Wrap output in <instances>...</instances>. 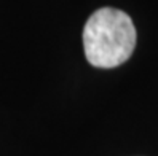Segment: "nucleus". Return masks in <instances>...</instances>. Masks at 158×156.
I'll use <instances>...</instances> for the list:
<instances>
[{
  "instance_id": "obj_1",
  "label": "nucleus",
  "mask_w": 158,
  "mask_h": 156,
  "mask_svg": "<svg viewBox=\"0 0 158 156\" xmlns=\"http://www.w3.org/2000/svg\"><path fill=\"white\" fill-rule=\"evenodd\" d=\"M136 46L134 24L125 11L104 6L94 11L83 29V48L88 62L114 69L129 59Z\"/></svg>"
}]
</instances>
